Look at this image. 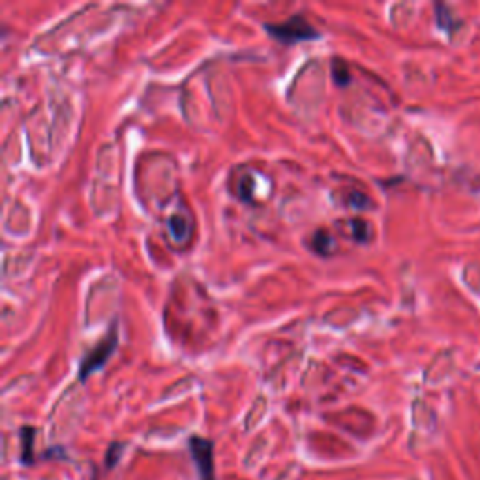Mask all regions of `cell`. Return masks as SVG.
I'll use <instances>...</instances> for the list:
<instances>
[{
  "label": "cell",
  "mask_w": 480,
  "mask_h": 480,
  "mask_svg": "<svg viewBox=\"0 0 480 480\" xmlns=\"http://www.w3.org/2000/svg\"><path fill=\"white\" fill-rule=\"evenodd\" d=\"M311 248L319 253V256H329L332 248H334V240L329 235L327 229H317L311 237Z\"/></svg>",
  "instance_id": "5b68a950"
},
{
  "label": "cell",
  "mask_w": 480,
  "mask_h": 480,
  "mask_svg": "<svg viewBox=\"0 0 480 480\" xmlns=\"http://www.w3.org/2000/svg\"><path fill=\"white\" fill-rule=\"evenodd\" d=\"M21 437H23V461L25 463H32L34 454H32V447H34V428L25 426L21 430Z\"/></svg>",
  "instance_id": "ba28073f"
},
{
  "label": "cell",
  "mask_w": 480,
  "mask_h": 480,
  "mask_svg": "<svg viewBox=\"0 0 480 480\" xmlns=\"http://www.w3.org/2000/svg\"><path fill=\"white\" fill-rule=\"evenodd\" d=\"M120 452H122V445H120V443H113V445H109V448H107V452H106V463L109 469H113V467L117 465V461H119L120 458Z\"/></svg>",
  "instance_id": "30bf717a"
},
{
  "label": "cell",
  "mask_w": 480,
  "mask_h": 480,
  "mask_svg": "<svg viewBox=\"0 0 480 480\" xmlns=\"http://www.w3.org/2000/svg\"><path fill=\"white\" fill-rule=\"evenodd\" d=\"M265 30L272 38L285 44V46H293V44H298V41H309L319 38V32L300 14H295L287 21H283V23H272V25L267 23Z\"/></svg>",
  "instance_id": "6da1fadb"
},
{
  "label": "cell",
  "mask_w": 480,
  "mask_h": 480,
  "mask_svg": "<svg viewBox=\"0 0 480 480\" xmlns=\"http://www.w3.org/2000/svg\"><path fill=\"white\" fill-rule=\"evenodd\" d=\"M167 225H169V231L171 235L175 237L177 242H184L188 240L191 233V222L184 214H173L169 220H167Z\"/></svg>",
  "instance_id": "277c9868"
},
{
  "label": "cell",
  "mask_w": 480,
  "mask_h": 480,
  "mask_svg": "<svg viewBox=\"0 0 480 480\" xmlns=\"http://www.w3.org/2000/svg\"><path fill=\"white\" fill-rule=\"evenodd\" d=\"M330 73H332V79H334L336 85L345 86L351 83V75H349V66L345 64V60L334 59L330 62Z\"/></svg>",
  "instance_id": "52a82bcc"
},
{
  "label": "cell",
  "mask_w": 480,
  "mask_h": 480,
  "mask_svg": "<svg viewBox=\"0 0 480 480\" xmlns=\"http://www.w3.org/2000/svg\"><path fill=\"white\" fill-rule=\"evenodd\" d=\"M347 204L349 207H353L355 211H364V209L372 207V201L368 199V195H364V193H358V191H355V193H351V195H349Z\"/></svg>",
  "instance_id": "9c48e42d"
},
{
  "label": "cell",
  "mask_w": 480,
  "mask_h": 480,
  "mask_svg": "<svg viewBox=\"0 0 480 480\" xmlns=\"http://www.w3.org/2000/svg\"><path fill=\"white\" fill-rule=\"evenodd\" d=\"M190 450L193 463L198 465L199 480H216L214 474V445L212 441L203 437H191Z\"/></svg>",
  "instance_id": "3957f363"
},
{
  "label": "cell",
  "mask_w": 480,
  "mask_h": 480,
  "mask_svg": "<svg viewBox=\"0 0 480 480\" xmlns=\"http://www.w3.org/2000/svg\"><path fill=\"white\" fill-rule=\"evenodd\" d=\"M349 231H351V235H353L356 242H368L372 235H374L372 225L366 220H361V218H355V220L349 222Z\"/></svg>",
  "instance_id": "8992f818"
},
{
  "label": "cell",
  "mask_w": 480,
  "mask_h": 480,
  "mask_svg": "<svg viewBox=\"0 0 480 480\" xmlns=\"http://www.w3.org/2000/svg\"><path fill=\"white\" fill-rule=\"evenodd\" d=\"M251 190H253V184L248 177L240 178L238 182V198L242 201H251Z\"/></svg>",
  "instance_id": "8fae6325"
},
{
  "label": "cell",
  "mask_w": 480,
  "mask_h": 480,
  "mask_svg": "<svg viewBox=\"0 0 480 480\" xmlns=\"http://www.w3.org/2000/svg\"><path fill=\"white\" fill-rule=\"evenodd\" d=\"M117 345H119V330H117V323H113L109 334L96 347L90 349L85 355V358L81 361L79 381H86L88 375L104 368L107 361L113 356V353L117 351Z\"/></svg>",
  "instance_id": "7a4b0ae2"
}]
</instances>
